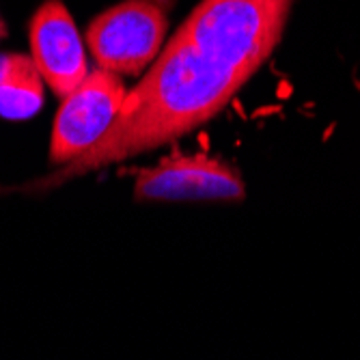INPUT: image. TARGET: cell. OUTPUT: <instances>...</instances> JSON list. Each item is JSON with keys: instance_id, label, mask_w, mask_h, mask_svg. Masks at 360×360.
Returning a JSON list of instances; mask_svg holds the SVG:
<instances>
[{"instance_id": "obj_1", "label": "cell", "mask_w": 360, "mask_h": 360, "mask_svg": "<svg viewBox=\"0 0 360 360\" xmlns=\"http://www.w3.org/2000/svg\"><path fill=\"white\" fill-rule=\"evenodd\" d=\"M171 0H123L86 28V46L97 63L119 76H136L158 58L169 32Z\"/></svg>"}, {"instance_id": "obj_2", "label": "cell", "mask_w": 360, "mask_h": 360, "mask_svg": "<svg viewBox=\"0 0 360 360\" xmlns=\"http://www.w3.org/2000/svg\"><path fill=\"white\" fill-rule=\"evenodd\" d=\"M125 97L119 74L104 68L93 70L76 91L63 97L50 143L52 165H70L100 143L119 117Z\"/></svg>"}, {"instance_id": "obj_3", "label": "cell", "mask_w": 360, "mask_h": 360, "mask_svg": "<svg viewBox=\"0 0 360 360\" xmlns=\"http://www.w3.org/2000/svg\"><path fill=\"white\" fill-rule=\"evenodd\" d=\"M139 201H242L246 196L242 175L226 162L196 155H171L134 181Z\"/></svg>"}, {"instance_id": "obj_4", "label": "cell", "mask_w": 360, "mask_h": 360, "mask_svg": "<svg viewBox=\"0 0 360 360\" xmlns=\"http://www.w3.org/2000/svg\"><path fill=\"white\" fill-rule=\"evenodd\" d=\"M30 52L44 82L58 97H68L89 76L76 22L60 0H48L32 18Z\"/></svg>"}, {"instance_id": "obj_5", "label": "cell", "mask_w": 360, "mask_h": 360, "mask_svg": "<svg viewBox=\"0 0 360 360\" xmlns=\"http://www.w3.org/2000/svg\"><path fill=\"white\" fill-rule=\"evenodd\" d=\"M44 104V76L24 54H0V117L30 119Z\"/></svg>"}, {"instance_id": "obj_6", "label": "cell", "mask_w": 360, "mask_h": 360, "mask_svg": "<svg viewBox=\"0 0 360 360\" xmlns=\"http://www.w3.org/2000/svg\"><path fill=\"white\" fill-rule=\"evenodd\" d=\"M5 35V24H3V20H0V37Z\"/></svg>"}]
</instances>
